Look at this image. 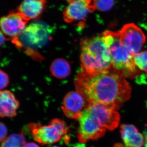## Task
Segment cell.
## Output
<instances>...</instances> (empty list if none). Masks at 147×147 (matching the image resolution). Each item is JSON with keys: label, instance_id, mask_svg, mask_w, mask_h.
Wrapping results in <instances>:
<instances>
[{"label": "cell", "instance_id": "obj_1", "mask_svg": "<svg viewBox=\"0 0 147 147\" xmlns=\"http://www.w3.org/2000/svg\"><path fill=\"white\" fill-rule=\"evenodd\" d=\"M74 83L76 91L89 102L117 110L131 97V86L120 73L108 71L92 75L82 71L76 75Z\"/></svg>", "mask_w": 147, "mask_h": 147}, {"label": "cell", "instance_id": "obj_22", "mask_svg": "<svg viewBox=\"0 0 147 147\" xmlns=\"http://www.w3.org/2000/svg\"><path fill=\"white\" fill-rule=\"evenodd\" d=\"M24 147H39V146L38 145L34 143L30 142V143L26 144L24 146Z\"/></svg>", "mask_w": 147, "mask_h": 147}, {"label": "cell", "instance_id": "obj_6", "mask_svg": "<svg viewBox=\"0 0 147 147\" xmlns=\"http://www.w3.org/2000/svg\"><path fill=\"white\" fill-rule=\"evenodd\" d=\"M84 110L101 127L113 130L118 126L120 115L115 108L96 102H90Z\"/></svg>", "mask_w": 147, "mask_h": 147}, {"label": "cell", "instance_id": "obj_2", "mask_svg": "<svg viewBox=\"0 0 147 147\" xmlns=\"http://www.w3.org/2000/svg\"><path fill=\"white\" fill-rule=\"evenodd\" d=\"M80 61L82 71L90 75L109 71L112 65L111 55L101 34L82 41Z\"/></svg>", "mask_w": 147, "mask_h": 147}, {"label": "cell", "instance_id": "obj_17", "mask_svg": "<svg viewBox=\"0 0 147 147\" xmlns=\"http://www.w3.org/2000/svg\"><path fill=\"white\" fill-rule=\"evenodd\" d=\"M134 59L136 65L147 74V50L134 55Z\"/></svg>", "mask_w": 147, "mask_h": 147}, {"label": "cell", "instance_id": "obj_5", "mask_svg": "<svg viewBox=\"0 0 147 147\" xmlns=\"http://www.w3.org/2000/svg\"><path fill=\"white\" fill-rule=\"evenodd\" d=\"M29 128L34 140L42 145L59 142L68 130L65 122L59 119H53L46 125L32 123Z\"/></svg>", "mask_w": 147, "mask_h": 147}, {"label": "cell", "instance_id": "obj_20", "mask_svg": "<svg viewBox=\"0 0 147 147\" xmlns=\"http://www.w3.org/2000/svg\"><path fill=\"white\" fill-rule=\"evenodd\" d=\"M8 134V129L5 124L0 122V143L6 138Z\"/></svg>", "mask_w": 147, "mask_h": 147}, {"label": "cell", "instance_id": "obj_15", "mask_svg": "<svg viewBox=\"0 0 147 147\" xmlns=\"http://www.w3.org/2000/svg\"><path fill=\"white\" fill-rule=\"evenodd\" d=\"M50 69L53 76L59 79L66 78L70 75L71 71L70 64L63 59H56L53 61Z\"/></svg>", "mask_w": 147, "mask_h": 147}, {"label": "cell", "instance_id": "obj_11", "mask_svg": "<svg viewBox=\"0 0 147 147\" xmlns=\"http://www.w3.org/2000/svg\"><path fill=\"white\" fill-rule=\"evenodd\" d=\"M90 103L77 91H71L66 95L61 108L68 118L78 120Z\"/></svg>", "mask_w": 147, "mask_h": 147}, {"label": "cell", "instance_id": "obj_4", "mask_svg": "<svg viewBox=\"0 0 147 147\" xmlns=\"http://www.w3.org/2000/svg\"><path fill=\"white\" fill-rule=\"evenodd\" d=\"M48 26L40 23H32L22 33L13 38L12 42L16 47L24 49L29 53L33 49L42 47L48 42L50 35Z\"/></svg>", "mask_w": 147, "mask_h": 147}, {"label": "cell", "instance_id": "obj_18", "mask_svg": "<svg viewBox=\"0 0 147 147\" xmlns=\"http://www.w3.org/2000/svg\"><path fill=\"white\" fill-rule=\"evenodd\" d=\"M115 0H94L96 9L100 11H108L113 7Z\"/></svg>", "mask_w": 147, "mask_h": 147}, {"label": "cell", "instance_id": "obj_23", "mask_svg": "<svg viewBox=\"0 0 147 147\" xmlns=\"http://www.w3.org/2000/svg\"><path fill=\"white\" fill-rule=\"evenodd\" d=\"M143 147H147V137H145V143Z\"/></svg>", "mask_w": 147, "mask_h": 147}, {"label": "cell", "instance_id": "obj_10", "mask_svg": "<svg viewBox=\"0 0 147 147\" xmlns=\"http://www.w3.org/2000/svg\"><path fill=\"white\" fill-rule=\"evenodd\" d=\"M28 22L18 11H13L0 19V27L4 34L13 39L26 29Z\"/></svg>", "mask_w": 147, "mask_h": 147}, {"label": "cell", "instance_id": "obj_9", "mask_svg": "<svg viewBox=\"0 0 147 147\" xmlns=\"http://www.w3.org/2000/svg\"><path fill=\"white\" fill-rule=\"evenodd\" d=\"M67 3L63 12L64 20L67 23L84 20L96 9L94 0H67Z\"/></svg>", "mask_w": 147, "mask_h": 147}, {"label": "cell", "instance_id": "obj_8", "mask_svg": "<svg viewBox=\"0 0 147 147\" xmlns=\"http://www.w3.org/2000/svg\"><path fill=\"white\" fill-rule=\"evenodd\" d=\"M122 44L132 55L139 53L146 41V36L142 30L135 24H125L120 31Z\"/></svg>", "mask_w": 147, "mask_h": 147}, {"label": "cell", "instance_id": "obj_19", "mask_svg": "<svg viewBox=\"0 0 147 147\" xmlns=\"http://www.w3.org/2000/svg\"><path fill=\"white\" fill-rule=\"evenodd\" d=\"M9 82V77L7 74L0 69V90L6 88Z\"/></svg>", "mask_w": 147, "mask_h": 147}, {"label": "cell", "instance_id": "obj_12", "mask_svg": "<svg viewBox=\"0 0 147 147\" xmlns=\"http://www.w3.org/2000/svg\"><path fill=\"white\" fill-rule=\"evenodd\" d=\"M19 105V101L13 93L7 90H0V117H15Z\"/></svg>", "mask_w": 147, "mask_h": 147}, {"label": "cell", "instance_id": "obj_13", "mask_svg": "<svg viewBox=\"0 0 147 147\" xmlns=\"http://www.w3.org/2000/svg\"><path fill=\"white\" fill-rule=\"evenodd\" d=\"M46 0H24L18 11L28 21L39 17L46 7Z\"/></svg>", "mask_w": 147, "mask_h": 147}, {"label": "cell", "instance_id": "obj_24", "mask_svg": "<svg viewBox=\"0 0 147 147\" xmlns=\"http://www.w3.org/2000/svg\"><path fill=\"white\" fill-rule=\"evenodd\" d=\"M52 147H60L57 146H53Z\"/></svg>", "mask_w": 147, "mask_h": 147}, {"label": "cell", "instance_id": "obj_14", "mask_svg": "<svg viewBox=\"0 0 147 147\" xmlns=\"http://www.w3.org/2000/svg\"><path fill=\"white\" fill-rule=\"evenodd\" d=\"M120 132L122 139L127 147H142L145 143L144 136L132 125H122Z\"/></svg>", "mask_w": 147, "mask_h": 147}, {"label": "cell", "instance_id": "obj_16", "mask_svg": "<svg viewBox=\"0 0 147 147\" xmlns=\"http://www.w3.org/2000/svg\"><path fill=\"white\" fill-rule=\"evenodd\" d=\"M26 144V138L23 133L12 134L2 142L1 147H24Z\"/></svg>", "mask_w": 147, "mask_h": 147}, {"label": "cell", "instance_id": "obj_21", "mask_svg": "<svg viewBox=\"0 0 147 147\" xmlns=\"http://www.w3.org/2000/svg\"><path fill=\"white\" fill-rule=\"evenodd\" d=\"M6 39L2 31L0 30V47L5 43Z\"/></svg>", "mask_w": 147, "mask_h": 147}, {"label": "cell", "instance_id": "obj_3", "mask_svg": "<svg viewBox=\"0 0 147 147\" xmlns=\"http://www.w3.org/2000/svg\"><path fill=\"white\" fill-rule=\"evenodd\" d=\"M101 35L109 48L113 67L123 76H130L137 74L134 55L122 44L119 31H105Z\"/></svg>", "mask_w": 147, "mask_h": 147}, {"label": "cell", "instance_id": "obj_7", "mask_svg": "<svg viewBox=\"0 0 147 147\" xmlns=\"http://www.w3.org/2000/svg\"><path fill=\"white\" fill-rule=\"evenodd\" d=\"M78 120L79 127L77 138L80 143L98 140L105 134L106 129L101 127L85 110H83Z\"/></svg>", "mask_w": 147, "mask_h": 147}]
</instances>
